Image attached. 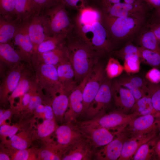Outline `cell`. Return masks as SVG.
Listing matches in <instances>:
<instances>
[{"instance_id":"6da1fadb","label":"cell","mask_w":160,"mask_h":160,"mask_svg":"<svg viewBox=\"0 0 160 160\" xmlns=\"http://www.w3.org/2000/svg\"><path fill=\"white\" fill-rule=\"evenodd\" d=\"M73 31L76 36L102 55L110 52L113 41L103 25L101 11L86 6L79 12Z\"/></svg>"},{"instance_id":"7a4b0ae2","label":"cell","mask_w":160,"mask_h":160,"mask_svg":"<svg viewBox=\"0 0 160 160\" xmlns=\"http://www.w3.org/2000/svg\"><path fill=\"white\" fill-rule=\"evenodd\" d=\"M65 44L74 70L75 80L80 83L98 63L102 55L76 37L73 38L71 34L66 38Z\"/></svg>"},{"instance_id":"3957f363","label":"cell","mask_w":160,"mask_h":160,"mask_svg":"<svg viewBox=\"0 0 160 160\" xmlns=\"http://www.w3.org/2000/svg\"><path fill=\"white\" fill-rule=\"evenodd\" d=\"M102 12L103 25L112 41H123L135 38L148 21L111 16Z\"/></svg>"},{"instance_id":"277c9868","label":"cell","mask_w":160,"mask_h":160,"mask_svg":"<svg viewBox=\"0 0 160 160\" xmlns=\"http://www.w3.org/2000/svg\"><path fill=\"white\" fill-rule=\"evenodd\" d=\"M66 8L63 0H57L52 5L41 10V14L49 36L62 35L67 37L72 33L74 24Z\"/></svg>"},{"instance_id":"5b68a950","label":"cell","mask_w":160,"mask_h":160,"mask_svg":"<svg viewBox=\"0 0 160 160\" xmlns=\"http://www.w3.org/2000/svg\"><path fill=\"white\" fill-rule=\"evenodd\" d=\"M137 116L135 113L126 114L116 110L91 119L79 122L77 125L104 128L117 135L129 122Z\"/></svg>"},{"instance_id":"8992f818","label":"cell","mask_w":160,"mask_h":160,"mask_svg":"<svg viewBox=\"0 0 160 160\" xmlns=\"http://www.w3.org/2000/svg\"><path fill=\"white\" fill-rule=\"evenodd\" d=\"M31 66L33 70L39 86L42 90H45L49 95L54 93L62 87L56 66L34 61H31Z\"/></svg>"},{"instance_id":"52a82bcc","label":"cell","mask_w":160,"mask_h":160,"mask_svg":"<svg viewBox=\"0 0 160 160\" xmlns=\"http://www.w3.org/2000/svg\"><path fill=\"white\" fill-rule=\"evenodd\" d=\"M54 134L55 140L49 143L63 154L73 144L85 136L77 125L72 123L58 126Z\"/></svg>"},{"instance_id":"ba28073f","label":"cell","mask_w":160,"mask_h":160,"mask_svg":"<svg viewBox=\"0 0 160 160\" xmlns=\"http://www.w3.org/2000/svg\"><path fill=\"white\" fill-rule=\"evenodd\" d=\"M112 82L106 76L98 93L83 116L86 120L92 119L106 113L111 100Z\"/></svg>"},{"instance_id":"9c48e42d","label":"cell","mask_w":160,"mask_h":160,"mask_svg":"<svg viewBox=\"0 0 160 160\" xmlns=\"http://www.w3.org/2000/svg\"><path fill=\"white\" fill-rule=\"evenodd\" d=\"M106 75L103 65L98 63L89 73L83 93V116L98 93Z\"/></svg>"},{"instance_id":"30bf717a","label":"cell","mask_w":160,"mask_h":160,"mask_svg":"<svg viewBox=\"0 0 160 160\" xmlns=\"http://www.w3.org/2000/svg\"><path fill=\"white\" fill-rule=\"evenodd\" d=\"M152 8L146 2L135 4L119 3L114 4L103 13L110 16L131 17L148 20Z\"/></svg>"},{"instance_id":"8fae6325","label":"cell","mask_w":160,"mask_h":160,"mask_svg":"<svg viewBox=\"0 0 160 160\" xmlns=\"http://www.w3.org/2000/svg\"><path fill=\"white\" fill-rule=\"evenodd\" d=\"M160 118L148 114L137 117L123 129L128 137H136L149 133L158 129Z\"/></svg>"},{"instance_id":"7c38bea8","label":"cell","mask_w":160,"mask_h":160,"mask_svg":"<svg viewBox=\"0 0 160 160\" xmlns=\"http://www.w3.org/2000/svg\"><path fill=\"white\" fill-rule=\"evenodd\" d=\"M89 73L69 95L68 107L64 118L65 123H73L76 121L77 119L82 114L83 109V91Z\"/></svg>"},{"instance_id":"4fadbf2b","label":"cell","mask_w":160,"mask_h":160,"mask_svg":"<svg viewBox=\"0 0 160 160\" xmlns=\"http://www.w3.org/2000/svg\"><path fill=\"white\" fill-rule=\"evenodd\" d=\"M28 20L22 23L10 43L16 47V50L20 54L23 61L31 65L34 49L28 33Z\"/></svg>"},{"instance_id":"5bb4252c","label":"cell","mask_w":160,"mask_h":160,"mask_svg":"<svg viewBox=\"0 0 160 160\" xmlns=\"http://www.w3.org/2000/svg\"><path fill=\"white\" fill-rule=\"evenodd\" d=\"M112 100L117 111L128 114L134 105L135 99L130 91L121 85L118 80L112 82L111 89Z\"/></svg>"},{"instance_id":"9a60e30c","label":"cell","mask_w":160,"mask_h":160,"mask_svg":"<svg viewBox=\"0 0 160 160\" xmlns=\"http://www.w3.org/2000/svg\"><path fill=\"white\" fill-rule=\"evenodd\" d=\"M25 65L22 63L9 69L3 79L0 85L1 105L5 106L9 103V94L17 86Z\"/></svg>"},{"instance_id":"2e32d148","label":"cell","mask_w":160,"mask_h":160,"mask_svg":"<svg viewBox=\"0 0 160 160\" xmlns=\"http://www.w3.org/2000/svg\"><path fill=\"white\" fill-rule=\"evenodd\" d=\"M90 140L86 136L77 141L66 151L62 160H89L95 152Z\"/></svg>"},{"instance_id":"e0dca14e","label":"cell","mask_w":160,"mask_h":160,"mask_svg":"<svg viewBox=\"0 0 160 160\" xmlns=\"http://www.w3.org/2000/svg\"><path fill=\"white\" fill-rule=\"evenodd\" d=\"M28 31L33 46V57L36 54L39 45L50 37L41 12L32 16L28 20Z\"/></svg>"},{"instance_id":"ac0fdd59","label":"cell","mask_w":160,"mask_h":160,"mask_svg":"<svg viewBox=\"0 0 160 160\" xmlns=\"http://www.w3.org/2000/svg\"><path fill=\"white\" fill-rule=\"evenodd\" d=\"M128 137L127 134L121 131L111 142L95 152V159L99 160H118L124 143Z\"/></svg>"},{"instance_id":"d6986e66","label":"cell","mask_w":160,"mask_h":160,"mask_svg":"<svg viewBox=\"0 0 160 160\" xmlns=\"http://www.w3.org/2000/svg\"><path fill=\"white\" fill-rule=\"evenodd\" d=\"M25 65L22 72L21 76L16 88L10 95L8 102L10 108L12 109L14 106L15 100L19 99L30 89L33 83L36 81L33 70L31 65Z\"/></svg>"},{"instance_id":"ffe728a7","label":"cell","mask_w":160,"mask_h":160,"mask_svg":"<svg viewBox=\"0 0 160 160\" xmlns=\"http://www.w3.org/2000/svg\"><path fill=\"white\" fill-rule=\"evenodd\" d=\"M158 129L148 134L128 137L124 143L118 160H132L139 148L156 137Z\"/></svg>"},{"instance_id":"44dd1931","label":"cell","mask_w":160,"mask_h":160,"mask_svg":"<svg viewBox=\"0 0 160 160\" xmlns=\"http://www.w3.org/2000/svg\"><path fill=\"white\" fill-rule=\"evenodd\" d=\"M78 127L84 135L89 139L95 148L106 145L117 136L108 129L102 127Z\"/></svg>"},{"instance_id":"7402d4cb","label":"cell","mask_w":160,"mask_h":160,"mask_svg":"<svg viewBox=\"0 0 160 160\" xmlns=\"http://www.w3.org/2000/svg\"><path fill=\"white\" fill-rule=\"evenodd\" d=\"M59 81L62 87L70 93L77 86L75 73L72 65L67 56L57 66Z\"/></svg>"},{"instance_id":"603a6c76","label":"cell","mask_w":160,"mask_h":160,"mask_svg":"<svg viewBox=\"0 0 160 160\" xmlns=\"http://www.w3.org/2000/svg\"><path fill=\"white\" fill-rule=\"evenodd\" d=\"M70 93L62 87L51 96V104L57 122L64 121L65 113L68 108Z\"/></svg>"},{"instance_id":"cb8c5ba5","label":"cell","mask_w":160,"mask_h":160,"mask_svg":"<svg viewBox=\"0 0 160 160\" xmlns=\"http://www.w3.org/2000/svg\"><path fill=\"white\" fill-rule=\"evenodd\" d=\"M34 125L20 131L0 144L6 148L14 150H22L29 148L33 140L32 131Z\"/></svg>"},{"instance_id":"d4e9b609","label":"cell","mask_w":160,"mask_h":160,"mask_svg":"<svg viewBox=\"0 0 160 160\" xmlns=\"http://www.w3.org/2000/svg\"><path fill=\"white\" fill-rule=\"evenodd\" d=\"M41 10L33 0H15L16 20L21 23L40 13Z\"/></svg>"},{"instance_id":"484cf974","label":"cell","mask_w":160,"mask_h":160,"mask_svg":"<svg viewBox=\"0 0 160 160\" xmlns=\"http://www.w3.org/2000/svg\"><path fill=\"white\" fill-rule=\"evenodd\" d=\"M67 55L64 43L60 47L54 50L42 53H36L33 57L31 61L52 65L57 67Z\"/></svg>"},{"instance_id":"4316f807","label":"cell","mask_w":160,"mask_h":160,"mask_svg":"<svg viewBox=\"0 0 160 160\" xmlns=\"http://www.w3.org/2000/svg\"><path fill=\"white\" fill-rule=\"evenodd\" d=\"M22 23L0 16V44L10 43Z\"/></svg>"},{"instance_id":"83f0119b","label":"cell","mask_w":160,"mask_h":160,"mask_svg":"<svg viewBox=\"0 0 160 160\" xmlns=\"http://www.w3.org/2000/svg\"><path fill=\"white\" fill-rule=\"evenodd\" d=\"M57 121L53 120L45 119L42 122L38 124L32 131V140H39L49 143L50 137L58 126ZM45 143V144H46Z\"/></svg>"},{"instance_id":"f1b7e54d","label":"cell","mask_w":160,"mask_h":160,"mask_svg":"<svg viewBox=\"0 0 160 160\" xmlns=\"http://www.w3.org/2000/svg\"><path fill=\"white\" fill-rule=\"evenodd\" d=\"M0 61L9 69L23 61L20 54L9 43L0 44Z\"/></svg>"},{"instance_id":"f546056e","label":"cell","mask_w":160,"mask_h":160,"mask_svg":"<svg viewBox=\"0 0 160 160\" xmlns=\"http://www.w3.org/2000/svg\"><path fill=\"white\" fill-rule=\"evenodd\" d=\"M141 46L160 54V42L146 24L136 37Z\"/></svg>"},{"instance_id":"4dcf8cb0","label":"cell","mask_w":160,"mask_h":160,"mask_svg":"<svg viewBox=\"0 0 160 160\" xmlns=\"http://www.w3.org/2000/svg\"><path fill=\"white\" fill-rule=\"evenodd\" d=\"M30 119L24 121L20 120L19 122L12 125L6 124L0 126L1 143L5 141L7 137H9L8 139L11 138L18 131L26 129L34 124L35 119L33 117L31 119Z\"/></svg>"},{"instance_id":"1f68e13d","label":"cell","mask_w":160,"mask_h":160,"mask_svg":"<svg viewBox=\"0 0 160 160\" xmlns=\"http://www.w3.org/2000/svg\"><path fill=\"white\" fill-rule=\"evenodd\" d=\"M133 113L138 116L151 114L160 118V112L153 107L148 93L135 102L130 113Z\"/></svg>"},{"instance_id":"d6a6232c","label":"cell","mask_w":160,"mask_h":160,"mask_svg":"<svg viewBox=\"0 0 160 160\" xmlns=\"http://www.w3.org/2000/svg\"><path fill=\"white\" fill-rule=\"evenodd\" d=\"M158 140L155 137L142 145L137 150L132 160H149L154 157L155 146Z\"/></svg>"},{"instance_id":"836d02e7","label":"cell","mask_w":160,"mask_h":160,"mask_svg":"<svg viewBox=\"0 0 160 160\" xmlns=\"http://www.w3.org/2000/svg\"><path fill=\"white\" fill-rule=\"evenodd\" d=\"M67 37L62 35L49 37L39 45L36 53H43L60 47L65 43Z\"/></svg>"},{"instance_id":"e575fe53","label":"cell","mask_w":160,"mask_h":160,"mask_svg":"<svg viewBox=\"0 0 160 160\" xmlns=\"http://www.w3.org/2000/svg\"><path fill=\"white\" fill-rule=\"evenodd\" d=\"M4 148L11 160H37L38 150L33 148L22 150H14Z\"/></svg>"},{"instance_id":"d590c367","label":"cell","mask_w":160,"mask_h":160,"mask_svg":"<svg viewBox=\"0 0 160 160\" xmlns=\"http://www.w3.org/2000/svg\"><path fill=\"white\" fill-rule=\"evenodd\" d=\"M63 154L50 143H46L38 150L37 160H62Z\"/></svg>"},{"instance_id":"8d00e7d4","label":"cell","mask_w":160,"mask_h":160,"mask_svg":"<svg viewBox=\"0 0 160 160\" xmlns=\"http://www.w3.org/2000/svg\"><path fill=\"white\" fill-rule=\"evenodd\" d=\"M42 90L40 87L32 97L26 108L19 114L21 115V120L28 116L33 115V112L36 107L39 105L44 103L45 96L43 94Z\"/></svg>"},{"instance_id":"74e56055","label":"cell","mask_w":160,"mask_h":160,"mask_svg":"<svg viewBox=\"0 0 160 160\" xmlns=\"http://www.w3.org/2000/svg\"><path fill=\"white\" fill-rule=\"evenodd\" d=\"M39 88L36 81L29 90L19 99L18 103L12 109L14 113V114H19L26 108L32 97Z\"/></svg>"},{"instance_id":"f35d334b","label":"cell","mask_w":160,"mask_h":160,"mask_svg":"<svg viewBox=\"0 0 160 160\" xmlns=\"http://www.w3.org/2000/svg\"><path fill=\"white\" fill-rule=\"evenodd\" d=\"M138 47L140 60L150 65L160 66V54L142 47Z\"/></svg>"},{"instance_id":"ab89813d","label":"cell","mask_w":160,"mask_h":160,"mask_svg":"<svg viewBox=\"0 0 160 160\" xmlns=\"http://www.w3.org/2000/svg\"><path fill=\"white\" fill-rule=\"evenodd\" d=\"M124 71V66L117 59L112 57H109L105 69L106 75L109 79H111L119 76Z\"/></svg>"},{"instance_id":"60d3db41","label":"cell","mask_w":160,"mask_h":160,"mask_svg":"<svg viewBox=\"0 0 160 160\" xmlns=\"http://www.w3.org/2000/svg\"><path fill=\"white\" fill-rule=\"evenodd\" d=\"M0 16L17 20L15 0H0Z\"/></svg>"},{"instance_id":"b9f144b4","label":"cell","mask_w":160,"mask_h":160,"mask_svg":"<svg viewBox=\"0 0 160 160\" xmlns=\"http://www.w3.org/2000/svg\"><path fill=\"white\" fill-rule=\"evenodd\" d=\"M148 93L154 109L160 112V84L147 81Z\"/></svg>"},{"instance_id":"7bdbcfd3","label":"cell","mask_w":160,"mask_h":160,"mask_svg":"<svg viewBox=\"0 0 160 160\" xmlns=\"http://www.w3.org/2000/svg\"><path fill=\"white\" fill-rule=\"evenodd\" d=\"M124 71L128 74L138 72L140 70V59L138 55L130 56L124 60Z\"/></svg>"},{"instance_id":"ee69618b","label":"cell","mask_w":160,"mask_h":160,"mask_svg":"<svg viewBox=\"0 0 160 160\" xmlns=\"http://www.w3.org/2000/svg\"><path fill=\"white\" fill-rule=\"evenodd\" d=\"M114 54L118 57L124 60L129 57L135 55H138L140 56L139 47L130 43L120 50L115 51Z\"/></svg>"},{"instance_id":"f6af8a7d","label":"cell","mask_w":160,"mask_h":160,"mask_svg":"<svg viewBox=\"0 0 160 160\" xmlns=\"http://www.w3.org/2000/svg\"><path fill=\"white\" fill-rule=\"evenodd\" d=\"M146 2L144 0H102L101 11L104 12L113 5L119 3L135 4Z\"/></svg>"},{"instance_id":"bcb514c9","label":"cell","mask_w":160,"mask_h":160,"mask_svg":"<svg viewBox=\"0 0 160 160\" xmlns=\"http://www.w3.org/2000/svg\"><path fill=\"white\" fill-rule=\"evenodd\" d=\"M66 7L74 9L79 11L87 6L84 0H63Z\"/></svg>"},{"instance_id":"7dc6e473","label":"cell","mask_w":160,"mask_h":160,"mask_svg":"<svg viewBox=\"0 0 160 160\" xmlns=\"http://www.w3.org/2000/svg\"><path fill=\"white\" fill-rule=\"evenodd\" d=\"M145 77L150 82L158 84L160 82V71L157 68H153L147 72Z\"/></svg>"},{"instance_id":"c3c4849f","label":"cell","mask_w":160,"mask_h":160,"mask_svg":"<svg viewBox=\"0 0 160 160\" xmlns=\"http://www.w3.org/2000/svg\"><path fill=\"white\" fill-rule=\"evenodd\" d=\"M14 114V113L10 108L6 109L1 108L0 109V126L3 124H7L6 123V121L7 120H9L11 122L12 118Z\"/></svg>"},{"instance_id":"681fc988","label":"cell","mask_w":160,"mask_h":160,"mask_svg":"<svg viewBox=\"0 0 160 160\" xmlns=\"http://www.w3.org/2000/svg\"><path fill=\"white\" fill-rule=\"evenodd\" d=\"M147 25L153 33L160 42V23L148 20L147 23Z\"/></svg>"},{"instance_id":"f907efd6","label":"cell","mask_w":160,"mask_h":160,"mask_svg":"<svg viewBox=\"0 0 160 160\" xmlns=\"http://www.w3.org/2000/svg\"><path fill=\"white\" fill-rule=\"evenodd\" d=\"M45 105L44 110L45 119L56 121L55 117L51 103H47Z\"/></svg>"},{"instance_id":"816d5d0a","label":"cell","mask_w":160,"mask_h":160,"mask_svg":"<svg viewBox=\"0 0 160 160\" xmlns=\"http://www.w3.org/2000/svg\"><path fill=\"white\" fill-rule=\"evenodd\" d=\"M43 104L38 105L34 110L33 113V116L34 118L42 119L43 120L45 119L44 117L45 105Z\"/></svg>"},{"instance_id":"f5cc1de1","label":"cell","mask_w":160,"mask_h":160,"mask_svg":"<svg viewBox=\"0 0 160 160\" xmlns=\"http://www.w3.org/2000/svg\"><path fill=\"white\" fill-rule=\"evenodd\" d=\"M41 9L42 10L54 4L57 0H33Z\"/></svg>"},{"instance_id":"db71d44e","label":"cell","mask_w":160,"mask_h":160,"mask_svg":"<svg viewBox=\"0 0 160 160\" xmlns=\"http://www.w3.org/2000/svg\"><path fill=\"white\" fill-rule=\"evenodd\" d=\"M10 157L3 145L0 144V160H10Z\"/></svg>"},{"instance_id":"11a10c76","label":"cell","mask_w":160,"mask_h":160,"mask_svg":"<svg viewBox=\"0 0 160 160\" xmlns=\"http://www.w3.org/2000/svg\"><path fill=\"white\" fill-rule=\"evenodd\" d=\"M152 8L157 9L160 7V0H144Z\"/></svg>"},{"instance_id":"9f6ffc18","label":"cell","mask_w":160,"mask_h":160,"mask_svg":"<svg viewBox=\"0 0 160 160\" xmlns=\"http://www.w3.org/2000/svg\"><path fill=\"white\" fill-rule=\"evenodd\" d=\"M154 158L160 160V139L156 142L155 149Z\"/></svg>"},{"instance_id":"6f0895ef","label":"cell","mask_w":160,"mask_h":160,"mask_svg":"<svg viewBox=\"0 0 160 160\" xmlns=\"http://www.w3.org/2000/svg\"><path fill=\"white\" fill-rule=\"evenodd\" d=\"M160 17V7L154 9L151 14L150 18Z\"/></svg>"},{"instance_id":"680465c9","label":"cell","mask_w":160,"mask_h":160,"mask_svg":"<svg viewBox=\"0 0 160 160\" xmlns=\"http://www.w3.org/2000/svg\"><path fill=\"white\" fill-rule=\"evenodd\" d=\"M149 20L155 22L160 23V17L150 18Z\"/></svg>"},{"instance_id":"91938a15","label":"cell","mask_w":160,"mask_h":160,"mask_svg":"<svg viewBox=\"0 0 160 160\" xmlns=\"http://www.w3.org/2000/svg\"><path fill=\"white\" fill-rule=\"evenodd\" d=\"M158 130L159 132V134L160 136V121L159 123L158 127Z\"/></svg>"}]
</instances>
